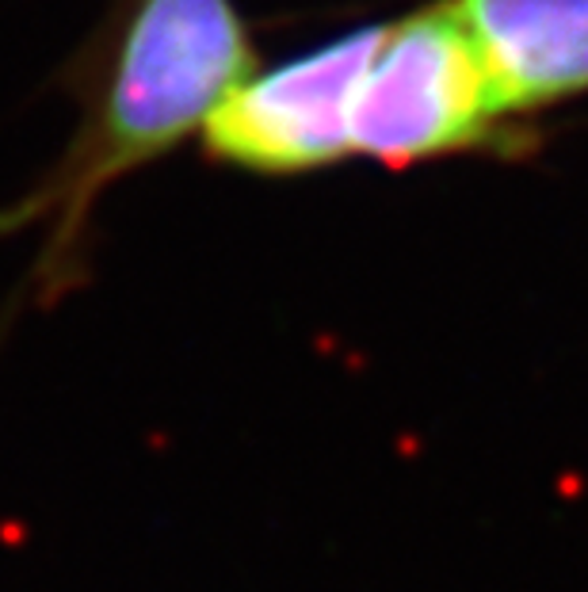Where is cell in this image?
Segmentation results:
<instances>
[{"label": "cell", "instance_id": "1", "mask_svg": "<svg viewBox=\"0 0 588 592\" xmlns=\"http://www.w3.org/2000/svg\"><path fill=\"white\" fill-rule=\"evenodd\" d=\"M252 42L233 0H123V20L84 77V118L57 173L20 202L4 230L46 210L62 215L57 245L77 233L112 180L203 131L214 107L252 77Z\"/></svg>", "mask_w": 588, "mask_h": 592}, {"label": "cell", "instance_id": "2", "mask_svg": "<svg viewBox=\"0 0 588 592\" xmlns=\"http://www.w3.org/2000/svg\"><path fill=\"white\" fill-rule=\"evenodd\" d=\"M497 118L482 58L443 0L382 31L351 104V149L406 168L482 146Z\"/></svg>", "mask_w": 588, "mask_h": 592}, {"label": "cell", "instance_id": "3", "mask_svg": "<svg viewBox=\"0 0 588 592\" xmlns=\"http://www.w3.org/2000/svg\"><path fill=\"white\" fill-rule=\"evenodd\" d=\"M382 31H351L280 70L245 77L207 118V149L225 165L264 176L314 173L356 154L351 104Z\"/></svg>", "mask_w": 588, "mask_h": 592}, {"label": "cell", "instance_id": "4", "mask_svg": "<svg viewBox=\"0 0 588 592\" xmlns=\"http://www.w3.org/2000/svg\"><path fill=\"white\" fill-rule=\"evenodd\" d=\"M497 112H535L588 92V0H451Z\"/></svg>", "mask_w": 588, "mask_h": 592}]
</instances>
